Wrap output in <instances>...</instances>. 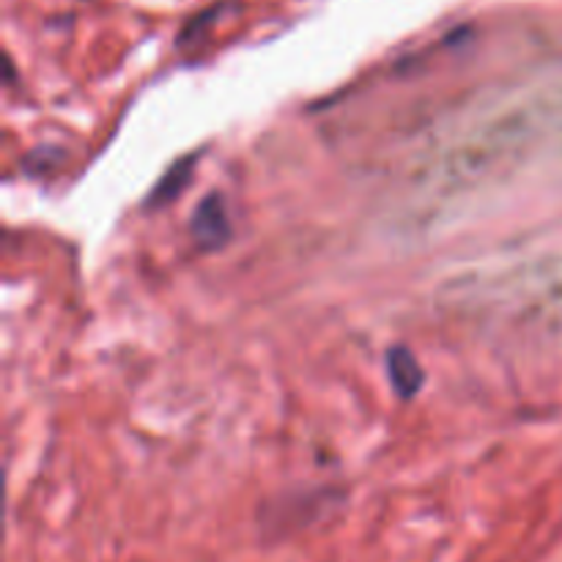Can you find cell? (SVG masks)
<instances>
[{
  "label": "cell",
  "mask_w": 562,
  "mask_h": 562,
  "mask_svg": "<svg viewBox=\"0 0 562 562\" xmlns=\"http://www.w3.org/2000/svg\"><path fill=\"white\" fill-rule=\"evenodd\" d=\"M387 366H390V379H393V387L398 390L404 398H411V395H415L422 384V373H420V366H417L415 357H411L406 349H395V351H390Z\"/></svg>",
  "instance_id": "3"
},
{
  "label": "cell",
  "mask_w": 562,
  "mask_h": 562,
  "mask_svg": "<svg viewBox=\"0 0 562 562\" xmlns=\"http://www.w3.org/2000/svg\"><path fill=\"white\" fill-rule=\"evenodd\" d=\"M560 107L546 99L511 101L444 135L417 165V184L453 198L511 179L557 135Z\"/></svg>",
  "instance_id": "1"
},
{
  "label": "cell",
  "mask_w": 562,
  "mask_h": 562,
  "mask_svg": "<svg viewBox=\"0 0 562 562\" xmlns=\"http://www.w3.org/2000/svg\"><path fill=\"white\" fill-rule=\"evenodd\" d=\"M228 214H225L223 201L217 195L206 198V201L198 206L195 219H192V234H195V242L201 248H219V244L228 239Z\"/></svg>",
  "instance_id": "2"
}]
</instances>
